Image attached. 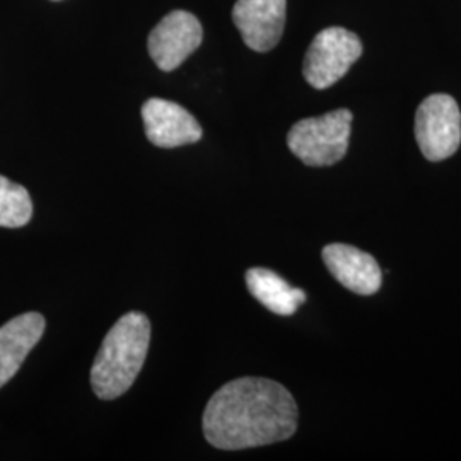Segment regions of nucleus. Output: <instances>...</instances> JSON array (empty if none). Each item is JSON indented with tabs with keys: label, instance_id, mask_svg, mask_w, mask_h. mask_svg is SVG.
I'll list each match as a JSON object with an SVG mask.
<instances>
[{
	"label": "nucleus",
	"instance_id": "nucleus-1",
	"mask_svg": "<svg viewBox=\"0 0 461 461\" xmlns=\"http://www.w3.org/2000/svg\"><path fill=\"white\" fill-rule=\"evenodd\" d=\"M202 424L205 439L217 449L274 445L296 432V400L277 381L234 379L209 400Z\"/></svg>",
	"mask_w": 461,
	"mask_h": 461
},
{
	"label": "nucleus",
	"instance_id": "nucleus-2",
	"mask_svg": "<svg viewBox=\"0 0 461 461\" xmlns=\"http://www.w3.org/2000/svg\"><path fill=\"white\" fill-rule=\"evenodd\" d=\"M150 321L142 313L123 314L104 337L91 367V386L101 400L129 392L146 363Z\"/></svg>",
	"mask_w": 461,
	"mask_h": 461
},
{
	"label": "nucleus",
	"instance_id": "nucleus-3",
	"mask_svg": "<svg viewBox=\"0 0 461 461\" xmlns=\"http://www.w3.org/2000/svg\"><path fill=\"white\" fill-rule=\"evenodd\" d=\"M352 113L340 108L299 120L287 133V146L306 166L337 165L344 159L352 132Z\"/></svg>",
	"mask_w": 461,
	"mask_h": 461
},
{
	"label": "nucleus",
	"instance_id": "nucleus-4",
	"mask_svg": "<svg viewBox=\"0 0 461 461\" xmlns=\"http://www.w3.org/2000/svg\"><path fill=\"white\" fill-rule=\"evenodd\" d=\"M363 55L359 36L346 28L333 26L314 36L304 57L303 74L314 89H327L339 83Z\"/></svg>",
	"mask_w": 461,
	"mask_h": 461
},
{
	"label": "nucleus",
	"instance_id": "nucleus-5",
	"mask_svg": "<svg viewBox=\"0 0 461 461\" xmlns=\"http://www.w3.org/2000/svg\"><path fill=\"white\" fill-rule=\"evenodd\" d=\"M417 144L432 163L451 158L461 144V112L449 95H430L415 115Z\"/></svg>",
	"mask_w": 461,
	"mask_h": 461
},
{
	"label": "nucleus",
	"instance_id": "nucleus-6",
	"mask_svg": "<svg viewBox=\"0 0 461 461\" xmlns=\"http://www.w3.org/2000/svg\"><path fill=\"white\" fill-rule=\"evenodd\" d=\"M202 36L197 17L188 11H173L149 34V55L161 70L171 72L202 45Z\"/></svg>",
	"mask_w": 461,
	"mask_h": 461
},
{
	"label": "nucleus",
	"instance_id": "nucleus-7",
	"mask_svg": "<svg viewBox=\"0 0 461 461\" xmlns=\"http://www.w3.org/2000/svg\"><path fill=\"white\" fill-rule=\"evenodd\" d=\"M287 0H236L232 21L248 49L268 51L276 49L285 26Z\"/></svg>",
	"mask_w": 461,
	"mask_h": 461
},
{
	"label": "nucleus",
	"instance_id": "nucleus-8",
	"mask_svg": "<svg viewBox=\"0 0 461 461\" xmlns=\"http://www.w3.org/2000/svg\"><path fill=\"white\" fill-rule=\"evenodd\" d=\"M142 120L149 140L158 148H180L202 139V127L195 116L175 101L148 99L142 106Z\"/></svg>",
	"mask_w": 461,
	"mask_h": 461
},
{
	"label": "nucleus",
	"instance_id": "nucleus-9",
	"mask_svg": "<svg viewBox=\"0 0 461 461\" xmlns=\"http://www.w3.org/2000/svg\"><path fill=\"white\" fill-rule=\"evenodd\" d=\"M321 257L330 274L348 291L361 296H373L378 293L383 274L373 255L350 245L333 243L323 248Z\"/></svg>",
	"mask_w": 461,
	"mask_h": 461
},
{
	"label": "nucleus",
	"instance_id": "nucleus-10",
	"mask_svg": "<svg viewBox=\"0 0 461 461\" xmlns=\"http://www.w3.org/2000/svg\"><path fill=\"white\" fill-rule=\"evenodd\" d=\"M47 321L40 313L19 314L0 327V388L13 378L41 340Z\"/></svg>",
	"mask_w": 461,
	"mask_h": 461
},
{
	"label": "nucleus",
	"instance_id": "nucleus-11",
	"mask_svg": "<svg viewBox=\"0 0 461 461\" xmlns=\"http://www.w3.org/2000/svg\"><path fill=\"white\" fill-rule=\"evenodd\" d=\"M247 285L249 294L272 313L291 316L301 304L306 303V293L303 289L291 287L276 272L255 267L247 272Z\"/></svg>",
	"mask_w": 461,
	"mask_h": 461
},
{
	"label": "nucleus",
	"instance_id": "nucleus-12",
	"mask_svg": "<svg viewBox=\"0 0 461 461\" xmlns=\"http://www.w3.org/2000/svg\"><path fill=\"white\" fill-rule=\"evenodd\" d=\"M33 202L28 190L0 176V226L23 228L32 221Z\"/></svg>",
	"mask_w": 461,
	"mask_h": 461
},
{
	"label": "nucleus",
	"instance_id": "nucleus-13",
	"mask_svg": "<svg viewBox=\"0 0 461 461\" xmlns=\"http://www.w3.org/2000/svg\"><path fill=\"white\" fill-rule=\"evenodd\" d=\"M55 2H57V0H55Z\"/></svg>",
	"mask_w": 461,
	"mask_h": 461
}]
</instances>
